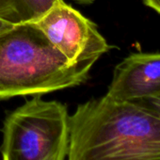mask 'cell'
Segmentation results:
<instances>
[{"label": "cell", "mask_w": 160, "mask_h": 160, "mask_svg": "<svg viewBox=\"0 0 160 160\" xmlns=\"http://www.w3.org/2000/svg\"><path fill=\"white\" fill-rule=\"evenodd\" d=\"M68 160H160V114L107 94L70 115Z\"/></svg>", "instance_id": "6da1fadb"}, {"label": "cell", "mask_w": 160, "mask_h": 160, "mask_svg": "<svg viewBox=\"0 0 160 160\" xmlns=\"http://www.w3.org/2000/svg\"><path fill=\"white\" fill-rule=\"evenodd\" d=\"M93 64H72L32 22L0 32V100L81 85Z\"/></svg>", "instance_id": "7a4b0ae2"}, {"label": "cell", "mask_w": 160, "mask_h": 160, "mask_svg": "<svg viewBox=\"0 0 160 160\" xmlns=\"http://www.w3.org/2000/svg\"><path fill=\"white\" fill-rule=\"evenodd\" d=\"M1 160H66L70 114L66 105L36 95L10 112L3 123Z\"/></svg>", "instance_id": "3957f363"}, {"label": "cell", "mask_w": 160, "mask_h": 160, "mask_svg": "<svg viewBox=\"0 0 160 160\" xmlns=\"http://www.w3.org/2000/svg\"><path fill=\"white\" fill-rule=\"evenodd\" d=\"M72 63L93 64L110 49L95 23L64 0L32 22Z\"/></svg>", "instance_id": "277c9868"}, {"label": "cell", "mask_w": 160, "mask_h": 160, "mask_svg": "<svg viewBox=\"0 0 160 160\" xmlns=\"http://www.w3.org/2000/svg\"><path fill=\"white\" fill-rule=\"evenodd\" d=\"M160 93V53H134L114 69L107 95L139 101Z\"/></svg>", "instance_id": "5b68a950"}, {"label": "cell", "mask_w": 160, "mask_h": 160, "mask_svg": "<svg viewBox=\"0 0 160 160\" xmlns=\"http://www.w3.org/2000/svg\"><path fill=\"white\" fill-rule=\"evenodd\" d=\"M59 0H2L6 18L14 23L33 22Z\"/></svg>", "instance_id": "8992f818"}, {"label": "cell", "mask_w": 160, "mask_h": 160, "mask_svg": "<svg viewBox=\"0 0 160 160\" xmlns=\"http://www.w3.org/2000/svg\"><path fill=\"white\" fill-rule=\"evenodd\" d=\"M138 102L141 103L142 105L150 108L151 109H152L160 114V93L157 95L152 96V97H148V98L139 100Z\"/></svg>", "instance_id": "52a82bcc"}, {"label": "cell", "mask_w": 160, "mask_h": 160, "mask_svg": "<svg viewBox=\"0 0 160 160\" xmlns=\"http://www.w3.org/2000/svg\"><path fill=\"white\" fill-rule=\"evenodd\" d=\"M145 6L151 8L160 14V0H142Z\"/></svg>", "instance_id": "ba28073f"}, {"label": "cell", "mask_w": 160, "mask_h": 160, "mask_svg": "<svg viewBox=\"0 0 160 160\" xmlns=\"http://www.w3.org/2000/svg\"><path fill=\"white\" fill-rule=\"evenodd\" d=\"M15 24L7 20V19H4L2 17H0V32H2V31H5L11 28H12Z\"/></svg>", "instance_id": "9c48e42d"}, {"label": "cell", "mask_w": 160, "mask_h": 160, "mask_svg": "<svg viewBox=\"0 0 160 160\" xmlns=\"http://www.w3.org/2000/svg\"><path fill=\"white\" fill-rule=\"evenodd\" d=\"M72 1L76 2L79 5H91L95 1V0H72Z\"/></svg>", "instance_id": "30bf717a"}, {"label": "cell", "mask_w": 160, "mask_h": 160, "mask_svg": "<svg viewBox=\"0 0 160 160\" xmlns=\"http://www.w3.org/2000/svg\"><path fill=\"white\" fill-rule=\"evenodd\" d=\"M0 17H2L4 19H7L6 18V14H5V10H4V6H3V3H2V0H0ZM8 20V19H7Z\"/></svg>", "instance_id": "8fae6325"}]
</instances>
